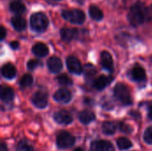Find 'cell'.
Listing matches in <instances>:
<instances>
[{
	"mask_svg": "<svg viewBox=\"0 0 152 151\" xmlns=\"http://www.w3.org/2000/svg\"><path fill=\"white\" fill-rule=\"evenodd\" d=\"M148 15L149 12L144 4L142 3H136L131 6L127 14V18L129 22L133 26L137 27L142 25L145 21Z\"/></svg>",
	"mask_w": 152,
	"mask_h": 151,
	"instance_id": "cell-1",
	"label": "cell"
},
{
	"mask_svg": "<svg viewBox=\"0 0 152 151\" xmlns=\"http://www.w3.org/2000/svg\"><path fill=\"white\" fill-rule=\"evenodd\" d=\"M48 19L43 12H36L30 16L29 24L31 28L36 32H44L48 27Z\"/></svg>",
	"mask_w": 152,
	"mask_h": 151,
	"instance_id": "cell-2",
	"label": "cell"
},
{
	"mask_svg": "<svg viewBox=\"0 0 152 151\" xmlns=\"http://www.w3.org/2000/svg\"><path fill=\"white\" fill-rule=\"evenodd\" d=\"M114 95L118 101H119L124 105L132 104V97L130 92L126 85L118 84L114 88Z\"/></svg>",
	"mask_w": 152,
	"mask_h": 151,
	"instance_id": "cell-3",
	"label": "cell"
},
{
	"mask_svg": "<svg viewBox=\"0 0 152 151\" xmlns=\"http://www.w3.org/2000/svg\"><path fill=\"white\" fill-rule=\"evenodd\" d=\"M62 17L74 24H81L86 20V15L84 12L78 9H69V10H64L61 12Z\"/></svg>",
	"mask_w": 152,
	"mask_h": 151,
	"instance_id": "cell-4",
	"label": "cell"
},
{
	"mask_svg": "<svg viewBox=\"0 0 152 151\" xmlns=\"http://www.w3.org/2000/svg\"><path fill=\"white\" fill-rule=\"evenodd\" d=\"M56 143L60 149H69L75 143V138L68 132H61L56 139Z\"/></svg>",
	"mask_w": 152,
	"mask_h": 151,
	"instance_id": "cell-5",
	"label": "cell"
},
{
	"mask_svg": "<svg viewBox=\"0 0 152 151\" xmlns=\"http://www.w3.org/2000/svg\"><path fill=\"white\" fill-rule=\"evenodd\" d=\"M54 120L61 125H69L73 121V116L72 114L65 109H61L57 111L53 116Z\"/></svg>",
	"mask_w": 152,
	"mask_h": 151,
	"instance_id": "cell-6",
	"label": "cell"
},
{
	"mask_svg": "<svg viewBox=\"0 0 152 151\" xmlns=\"http://www.w3.org/2000/svg\"><path fill=\"white\" fill-rule=\"evenodd\" d=\"M67 67L68 69L73 73V74H81L83 71V67L81 65V62L79 61V60L77 58H76L75 56H69L67 59Z\"/></svg>",
	"mask_w": 152,
	"mask_h": 151,
	"instance_id": "cell-7",
	"label": "cell"
},
{
	"mask_svg": "<svg viewBox=\"0 0 152 151\" xmlns=\"http://www.w3.org/2000/svg\"><path fill=\"white\" fill-rule=\"evenodd\" d=\"M91 151H115V149L110 142L100 140L92 142Z\"/></svg>",
	"mask_w": 152,
	"mask_h": 151,
	"instance_id": "cell-8",
	"label": "cell"
},
{
	"mask_svg": "<svg viewBox=\"0 0 152 151\" xmlns=\"http://www.w3.org/2000/svg\"><path fill=\"white\" fill-rule=\"evenodd\" d=\"M32 103L38 109H44L47 105V94L43 92H37L31 98Z\"/></svg>",
	"mask_w": 152,
	"mask_h": 151,
	"instance_id": "cell-9",
	"label": "cell"
},
{
	"mask_svg": "<svg viewBox=\"0 0 152 151\" xmlns=\"http://www.w3.org/2000/svg\"><path fill=\"white\" fill-rule=\"evenodd\" d=\"M101 63H102V66L105 69L109 70L110 72L113 71V69H114L113 59H112L111 54L109 52L102 51L101 53Z\"/></svg>",
	"mask_w": 152,
	"mask_h": 151,
	"instance_id": "cell-10",
	"label": "cell"
},
{
	"mask_svg": "<svg viewBox=\"0 0 152 151\" xmlns=\"http://www.w3.org/2000/svg\"><path fill=\"white\" fill-rule=\"evenodd\" d=\"M71 97H72L71 93L68 89H65V88L59 89L57 92H55V93L53 95L54 100L57 101L58 102H61V103L69 102L71 100Z\"/></svg>",
	"mask_w": 152,
	"mask_h": 151,
	"instance_id": "cell-11",
	"label": "cell"
},
{
	"mask_svg": "<svg viewBox=\"0 0 152 151\" xmlns=\"http://www.w3.org/2000/svg\"><path fill=\"white\" fill-rule=\"evenodd\" d=\"M47 67L52 73H58L62 69V61L59 57L53 56L47 61Z\"/></svg>",
	"mask_w": 152,
	"mask_h": 151,
	"instance_id": "cell-12",
	"label": "cell"
},
{
	"mask_svg": "<svg viewBox=\"0 0 152 151\" xmlns=\"http://www.w3.org/2000/svg\"><path fill=\"white\" fill-rule=\"evenodd\" d=\"M77 35H78V30L77 28H63L61 29V39L65 42H70L71 40L77 38Z\"/></svg>",
	"mask_w": 152,
	"mask_h": 151,
	"instance_id": "cell-13",
	"label": "cell"
},
{
	"mask_svg": "<svg viewBox=\"0 0 152 151\" xmlns=\"http://www.w3.org/2000/svg\"><path fill=\"white\" fill-rule=\"evenodd\" d=\"M111 80H112V78L110 77H107V76L102 75V76H100L94 80L93 86L97 90H102L107 85H109L110 84Z\"/></svg>",
	"mask_w": 152,
	"mask_h": 151,
	"instance_id": "cell-14",
	"label": "cell"
},
{
	"mask_svg": "<svg viewBox=\"0 0 152 151\" xmlns=\"http://www.w3.org/2000/svg\"><path fill=\"white\" fill-rule=\"evenodd\" d=\"M11 23H12V27L14 28V29H16L17 31H22L27 27L26 20L20 15H16V16L12 17Z\"/></svg>",
	"mask_w": 152,
	"mask_h": 151,
	"instance_id": "cell-15",
	"label": "cell"
},
{
	"mask_svg": "<svg viewBox=\"0 0 152 151\" xmlns=\"http://www.w3.org/2000/svg\"><path fill=\"white\" fill-rule=\"evenodd\" d=\"M32 52L36 56L38 57H45L49 53V49L47 47V45L44 43H37L33 45L32 47Z\"/></svg>",
	"mask_w": 152,
	"mask_h": 151,
	"instance_id": "cell-16",
	"label": "cell"
},
{
	"mask_svg": "<svg viewBox=\"0 0 152 151\" xmlns=\"http://www.w3.org/2000/svg\"><path fill=\"white\" fill-rule=\"evenodd\" d=\"M130 75H131V77L133 80L138 81V82L143 81L146 78V72H145L144 69L140 66H135L134 68H133Z\"/></svg>",
	"mask_w": 152,
	"mask_h": 151,
	"instance_id": "cell-17",
	"label": "cell"
},
{
	"mask_svg": "<svg viewBox=\"0 0 152 151\" xmlns=\"http://www.w3.org/2000/svg\"><path fill=\"white\" fill-rule=\"evenodd\" d=\"M17 73L16 68L12 63H5L2 67V75L7 79H12L15 77Z\"/></svg>",
	"mask_w": 152,
	"mask_h": 151,
	"instance_id": "cell-18",
	"label": "cell"
},
{
	"mask_svg": "<svg viewBox=\"0 0 152 151\" xmlns=\"http://www.w3.org/2000/svg\"><path fill=\"white\" fill-rule=\"evenodd\" d=\"M14 98V92L13 90L6 85H3L1 87V99L4 102H10Z\"/></svg>",
	"mask_w": 152,
	"mask_h": 151,
	"instance_id": "cell-19",
	"label": "cell"
},
{
	"mask_svg": "<svg viewBox=\"0 0 152 151\" xmlns=\"http://www.w3.org/2000/svg\"><path fill=\"white\" fill-rule=\"evenodd\" d=\"M78 118H79V121L84 124V125H87L89 123H91L92 121L94 120L95 118V115L94 112H92L91 110H88V109H85L83 111H81L79 113V116H78Z\"/></svg>",
	"mask_w": 152,
	"mask_h": 151,
	"instance_id": "cell-20",
	"label": "cell"
},
{
	"mask_svg": "<svg viewBox=\"0 0 152 151\" xmlns=\"http://www.w3.org/2000/svg\"><path fill=\"white\" fill-rule=\"evenodd\" d=\"M9 9H10L11 12H12L13 13H16V14L24 13L25 11H26L25 5L20 1H12V2H11L10 5H9Z\"/></svg>",
	"mask_w": 152,
	"mask_h": 151,
	"instance_id": "cell-21",
	"label": "cell"
},
{
	"mask_svg": "<svg viewBox=\"0 0 152 151\" xmlns=\"http://www.w3.org/2000/svg\"><path fill=\"white\" fill-rule=\"evenodd\" d=\"M89 15L94 20H101L103 18V12L96 5H91L89 7Z\"/></svg>",
	"mask_w": 152,
	"mask_h": 151,
	"instance_id": "cell-22",
	"label": "cell"
},
{
	"mask_svg": "<svg viewBox=\"0 0 152 151\" xmlns=\"http://www.w3.org/2000/svg\"><path fill=\"white\" fill-rule=\"evenodd\" d=\"M117 144H118V149H119V150H128V149L132 148V146H133L132 142H131L129 139L125 138V137L119 138V139L117 141Z\"/></svg>",
	"mask_w": 152,
	"mask_h": 151,
	"instance_id": "cell-23",
	"label": "cell"
},
{
	"mask_svg": "<svg viewBox=\"0 0 152 151\" xmlns=\"http://www.w3.org/2000/svg\"><path fill=\"white\" fill-rule=\"evenodd\" d=\"M116 129H117V126L112 122H104L102 124V132H103V133H105L107 135H111V134L115 133Z\"/></svg>",
	"mask_w": 152,
	"mask_h": 151,
	"instance_id": "cell-24",
	"label": "cell"
},
{
	"mask_svg": "<svg viewBox=\"0 0 152 151\" xmlns=\"http://www.w3.org/2000/svg\"><path fill=\"white\" fill-rule=\"evenodd\" d=\"M33 84V77L30 74H25L20 80V85L21 88L29 87Z\"/></svg>",
	"mask_w": 152,
	"mask_h": 151,
	"instance_id": "cell-25",
	"label": "cell"
},
{
	"mask_svg": "<svg viewBox=\"0 0 152 151\" xmlns=\"http://www.w3.org/2000/svg\"><path fill=\"white\" fill-rule=\"evenodd\" d=\"M57 80L59 82L60 85H63V86H69V85H71L73 84L72 80L65 74H62V75H60L58 77H57Z\"/></svg>",
	"mask_w": 152,
	"mask_h": 151,
	"instance_id": "cell-26",
	"label": "cell"
},
{
	"mask_svg": "<svg viewBox=\"0 0 152 151\" xmlns=\"http://www.w3.org/2000/svg\"><path fill=\"white\" fill-rule=\"evenodd\" d=\"M16 151H34V149L28 143H27L25 142H19V144L16 148Z\"/></svg>",
	"mask_w": 152,
	"mask_h": 151,
	"instance_id": "cell-27",
	"label": "cell"
},
{
	"mask_svg": "<svg viewBox=\"0 0 152 151\" xmlns=\"http://www.w3.org/2000/svg\"><path fill=\"white\" fill-rule=\"evenodd\" d=\"M96 73V69L92 64H86L85 67V74L86 77H92Z\"/></svg>",
	"mask_w": 152,
	"mask_h": 151,
	"instance_id": "cell-28",
	"label": "cell"
},
{
	"mask_svg": "<svg viewBox=\"0 0 152 151\" xmlns=\"http://www.w3.org/2000/svg\"><path fill=\"white\" fill-rule=\"evenodd\" d=\"M144 141L148 144H152V126L149 127L144 132Z\"/></svg>",
	"mask_w": 152,
	"mask_h": 151,
	"instance_id": "cell-29",
	"label": "cell"
},
{
	"mask_svg": "<svg viewBox=\"0 0 152 151\" xmlns=\"http://www.w3.org/2000/svg\"><path fill=\"white\" fill-rule=\"evenodd\" d=\"M118 125H119L120 131L123 132V133H131L132 131H133L132 127L130 125H128L127 124L124 123V122H120Z\"/></svg>",
	"mask_w": 152,
	"mask_h": 151,
	"instance_id": "cell-30",
	"label": "cell"
},
{
	"mask_svg": "<svg viewBox=\"0 0 152 151\" xmlns=\"http://www.w3.org/2000/svg\"><path fill=\"white\" fill-rule=\"evenodd\" d=\"M39 65H40L39 61H37V60H36V59H33V60L28 61V64H27V67H28V69L33 70V69H35L36 68H37Z\"/></svg>",
	"mask_w": 152,
	"mask_h": 151,
	"instance_id": "cell-31",
	"label": "cell"
},
{
	"mask_svg": "<svg viewBox=\"0 0 152 151\" xmlns=\"http://www.w3.org/2000/svg\"><path fill=\"white\" fill-rule=\"evenodd\" d=\"M0 31H1V36H0V38H1V40H3V39L5 37V35H6L5 28H4L3 26H1V28H0Z\"/></svg>",
	"mask_w": 152,
	"mask_h": 151,
	"instance_id": "cell-32",
	"label": "cell"
},
{
	"mask_svg": "<svg viewBox=\"0 0 152 151\" xmlns=\"http://www.w3.org/2000/svg\"><path fill=\"white\" fill-rule=\"evenodd\" d=\"M10 46L12 48V49H18L19 47V43L17 41H12L10 43Z\"/></svg>",
	"mask_w": 152,
	"mask_h": 151,
	"instance_id": "cell-33",
	"label": "cell"
},
{
	"mask_svg": "<svg viewBox=\"0 0 152 151\" xmlns=\"http://www.w3.org/2000/svg\"><path fill=\"white\" fill-rule=\"evenodd\" d=\"M130 114L133 116V117H140V114L138 112H134V111H131Z\"/></svg>",
	"mask_w": 152,
	"mask_h": 151,
	"instance_id": "cell-34",
	"label": "cell"
},
{
	"mask_svg": "<svg viewBox=\"0 0 152 151\" xmlns=\"http://www.w3.org/2000/svg\"><path fill=\"white\" fill-rule=\"evenodd\" d=\"M1 151H7V147L5 146L4 143H1Z\"/></svg>",
	"mask_w": 152,
	"mask_h": 151,
	"instance_id": "cell-35",
	"label": "cell"
},
{
	"mask_svg": "<svg viewBox=\"0 0 152 151\" xmlns=\"http://www.w3.org/2000/svg\"><path fill=\"white\" fill-rule=\"evenodd\" d=\"M149 117L152 120V107H151L150 109V112H149Z\"/></svg>",
	"mask_w": 152,
	"mask_h": 151,
	"instance_id": "cell-36",
	"label": "cell"
},
{
	"mask_svg": "<svg viewBox=\"0 0 152 151\" xmlns=\"http://www.w3.org/2000/svg\"><path fill=\"white\" fill-rule=\"evenodd\" d=\"M74 151H84V150L82 148H77V149L74 150Z\"/></svg>",
	"mask_w": 152,
	"mask_h": 151,
	"instance_id": "cell-37",
	"label": "cell"
}]
</instances>
